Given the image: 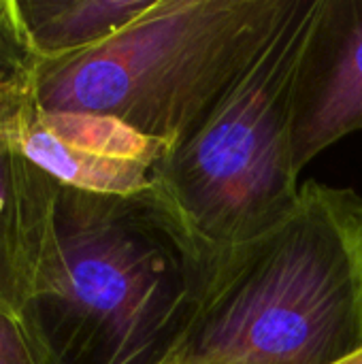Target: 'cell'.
<instances>
[{"label": "cell", "instance_id": "1", "mask_svg": "<svg viewBox=\"0 0 362 364\" xmlns=\"http://www.w3.org/2000/svg\"><path fill=\"white\" fill-rule=\"evenodd\" d=\"M55 235L58 279L23 311L51 364H166L224 271L151 186H60Z\"/></svg>", "mask_w": 362, "mask_h": 364}, {"label": "cell", "instance_id": "2", "mask_svg": "<svg viewBox=\"0 0 362 364\" xmlns=\"http://www.w3.org/2000/svg\"><path fill=\"white\" fill-rule=\"evenodd\" d=\"M362 354V196L309 179L235 252L166 364H344Z\"/></svg>", "mask_w": 362, "mask_h": 364}, {"label": "cell", "instance_id": "3", "mask_svg": "<svg viewBox=\"0 0 362 364\" xmlns=\"http://www.w3.org/2000/svg\"><path fill=\"white\" fill-rule=\"evenodd\" d=\"M286 2L158 0L105 43L38 60L34 105L115 117L173 147L252 64Z\"/></svg>", "mask_w": 362, "mask_h": 364}, {"label": "cell", "instance_id": "4", "mask_svg": "<svg viewBox=\"0 0 362 364\" xmlns=\"http://www.w3.org/2000/svg\"><path fill=\"white\" fill-rule=\"evenodd\" d=\"M316 6L288 0L252 64L151 171V188L224 264L299 200L292 85Z\"/></svg>", "mask_w": 362, "mask_h": 364}, {"label": "cell", "instance_id": "5", "mask_svg": "<svg viewBox=\"0 0 362 364\" xmlns=\"http://www.w3.org/2000/svg\"><path fill=\"white\" fill-rule=\"evenodd\" d=\"M23 156L64 188L132 196L151 186L169 145L94 113L43 111L32 105L15 130Z\"/></svg>", "mask_w": 362, "mask_h": 364}, {"label": "cell", "instance_id": "6", "mask_svg": "<svg viewBox=\"0 0 362 364\" xmlns=\"http://www.w3.org/2000/svg\"><path fill=\"white\" fill-rule=\"evenodd\" d=\"M356 130H362V0H318L292 85L297 171Z\"/></svg>", "mask_w": 362, "mask_h": 364}, {"label": "cell", "instance_id": "7", "mask_svg": "<svg viewBox=\"0 0 362 364\" xmlns=\"http://www.w3.org/2000/svg\"><path fill=\"white\" fill-rule=\"evenodd\" d=\"M60 183L0 132V311L23 316L60 271L55 207Z\"/></svg>", "mask_w": 362, "mask_h": 364}, {"label": "cell", "instance_id": "8", "mask_svg": "<svg viewBox=\"0 0 362 364\" xmlns=\"http://www.w3.org/2000/svg\"><path fill=\"white\" fill-rule=\"evenodd\" d=\"M158 0H13L19 30L36 60H60L92 49Z\"/></svg>", "mask_w": 362, "mask_h": 364}, {"label": "cell", "instance_id": "9", "mask_svg": "<svg viewBox=\"0 0 362 364\" xmlns=\"http://www.w3.org/2000/svg\"><path fill=\"white\" fill-rule=\"evenodd\" d=\"M36 62L19 30L13 0H0V96L32 92Z\"/></svg>", "mask_w": 362, "mask_h": 364}, {"label": "cell", "instance_id": "10", "mask_svg": "<svg viewBox=\"0 0 362 364\" xmlns=\"http://www.w3.org/2000/svg\"><path fill=\"white\" fill-rule=\"evenodd\" d=\"M0 364H51L23 316L0 311Z\"/></svg>", "mask_w": 362, "mask_h": 364}, {"label": "cell", "instance_id": "11", "mask_svg": "<svg viewBox=\"0 0 362 364\" xmlns=\"http://www.w3.org/2000/svg\"><path fill=\"white\" fill-rule=\"evenodd\" d=\"M34 105L32 92L0 96V132H15L26 111Z\"/></svg>", "mask_w": 362, "mask_h": 364}, {"label": "cell", "instance_id": "12", "mask_svg": "<svg viewBox=\"0 0 362 364\" xmlns=\"http://www.w3.org/2000/svg\"><path fill=\"white\" fill-rule=\"evenodd\" d=\"M344 364H362V354H358L356 358H352V360H348V363Z\"/></svg>", "mask_w": 362, "mask_h": 364}]
</instances>
